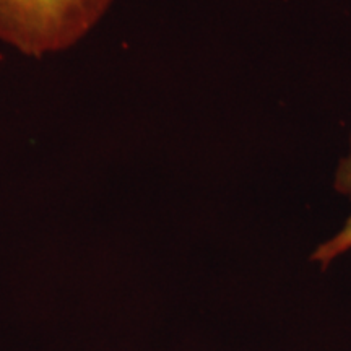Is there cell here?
<instances>
[{
	"label": "cell",
	"mask_w": 351,
	"mask_h": 351,
	"mask_svg": "<svg viewBox=\"0 0 351 351\" xmlns=\"http://www.w3.org/2000/svg\"><path fill=\"white\" fill-rule=\"evenodd\" d=\"M117 0H0V43L32 59L78 46Z\"/></svg>",
	"instance_id": "obj_1"
},
{
	"label": "cell",
	"mask_w": 351,
	"mask_h": 351,
	"mask_svg": "<svg viewBox=\"0 0 351 351\" xmlns=\"http://www.w3.org/2000/svg\"><path fill=\"white\" fill-rule=\"evenodd\" d=\"M337 189L343 194L351 195V147L348 156L341 161L340 168L337 171ZM348 251H351V215L340 232H337L327 243L319 245L317 251L313 254V261L319 262L322 267H327L332 261H335L337 257L343 256Z\"/></svg>",
	"instance_id": "obj_2"
}]
</instances>
